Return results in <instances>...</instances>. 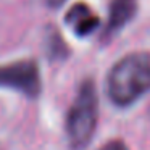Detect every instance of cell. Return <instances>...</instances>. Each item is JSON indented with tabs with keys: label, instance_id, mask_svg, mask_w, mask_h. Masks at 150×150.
<instances>
[{
	"label": "cell",
	"instance_id": "cell-6",
	"mask_svg": "<svg viewBox=\"0 0 150 150\" xmlns=\"http://www.w3.org/2000/svg\"><path fill=\"white\" fill-rule=\"evenodd\" d=\"M47 52H49L50 60H63L68 55V47H66L63 37L60 36L58 31H52L47 37Z\"/></svg>",
	"mask_w": 150,
	"mask_h": 150
},
{
	"label": "cell",
	"instance_id": "cell-3",
	"mask_svg": "<svg viewBox=\"0 0 150 150\" xmlns=\"http://www.w3.org/2000/svg\"><path fill=\"white\" fill-rule=\"evenodd\" d=\"M0 87L13 89L29 98L39 97L42 91L39 65L34 60H20L0 66Z\"/></svg>",
	"mask_w": 150,
	"mask_h": 150
},
{
	"label": "cell",
	"instance_id": "cell-8",
	"mask_svg": "<svg viewBox=\"0 0 150 150\" xmlns=\"http://www.w3.org/2000/svg\"><path fill=\"white\" fill-rule=\"evenodd\" d=\"M45 2H47V4H49L52 8H58V7H62V5L65 4L66 0H45Z\"/></svg>",
	"mask_w": 150,
	"mask_h": 150
},
{
	"label": "cell",
	"instance_id": "cell-2",
	"mask_svg": "<svg viewBox=\"0 0 150 150\" xmlns=\"http://www.w3.org/2000/svg\"><path fill=\"white\" fill-rule=\"evenodd\" d=\"M98 120L97 89L92 79H86L79 86L78 94L66 115V136L74 150H82L91 144Z\"/></svg>",
	"mask_w": 150,
	"mask_h": 150
},
{
	"label": "cell",
	"instance_id": "cell-4",
	"mask_svg": "<svg viewBox=\"0 0 150 150\" xmlns=\"http://www.w3.org/2000/svg\"><path fill=\"white\" fill-rule=\"evenodd\" d=\"M65 21L66 24H69L73 28L74 34L79 37H86L89 34H92L100 24L98 16L84 2H78V4L73 5L66 13Z\"/></svg>",
	"mask_w": 150,
	"mask_h": 150
},
{
	"label": "cell",
	"instance_id": "cell-1",
	"mask_svg": "<svg viewBox=\"0 0 150 150\" xmlns=\"http://www.w3.org/2000/svg\"><path fill=\"white\" fill-rule=\"evenodd\" d=\"M150 91V52H134L113 65L107 76L108 98L129 107Z\"/></svg>",
	"mask_w": 150,
	"mask_h": 150
},
{
	"label": "cell",
	"instance_id": "cell-5",
	"mask_svg": "<svg viewBox=\"0 0 150 150\" xmlns=\"http://www.w3.org/2000/svg\"><path fill=\"white\" fill-rule=\"evenodd\" d=\"M137 11V0H111L108 11L107 33H116L134 18Z\"/></svg>",
	"mask_w": 150,
	"mask_h": 150
},
{
	"label": "cell",
	"instance_id": "cell-7",
	"mask_svg": "<svg viewBox=\"0 0 150 150\" xmlns=\"http://www.w3.org/2000/svg\"><path fill=\"white\" fill-rule=\"evenodd\" d=\"M100 150H129V149H127V145L123 142V140L115 139V140L107 142L103 147H100Z\"/></svg>",
	"mask_w": 150,
	"mask_h": 150
}]
</instances>
